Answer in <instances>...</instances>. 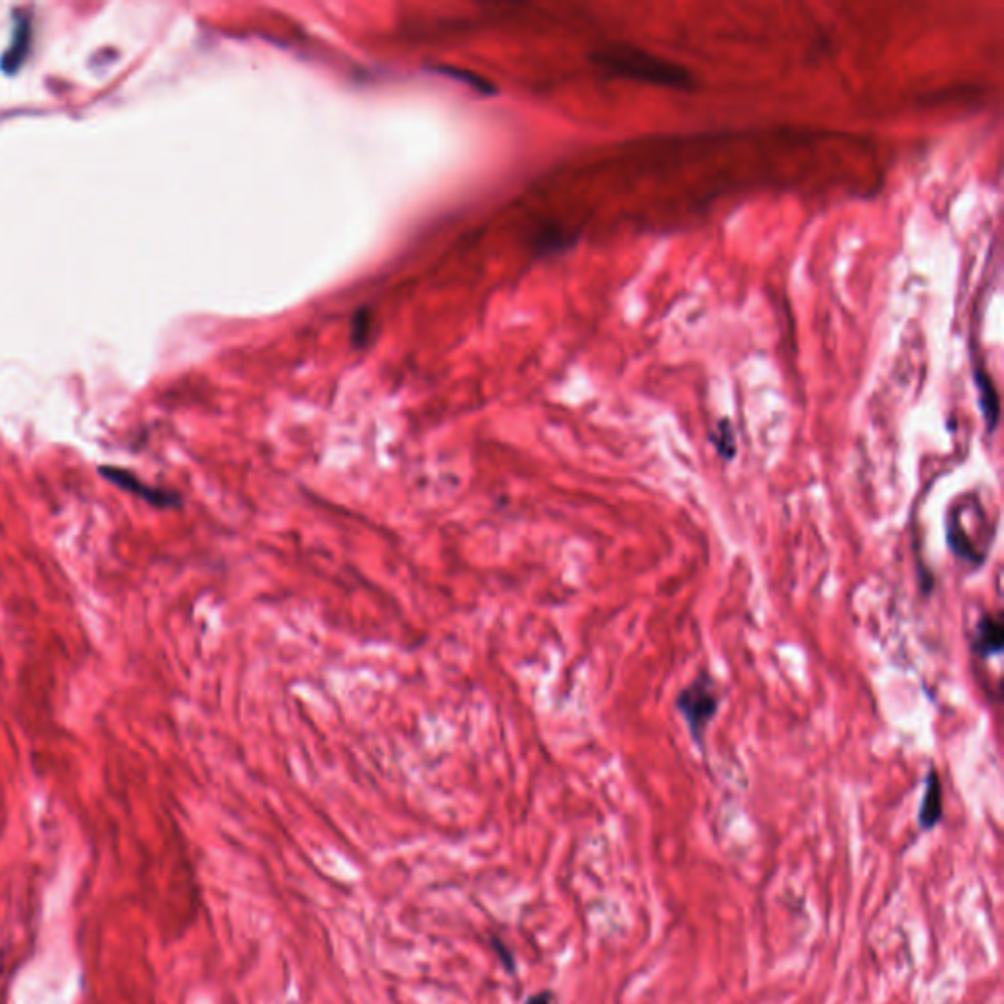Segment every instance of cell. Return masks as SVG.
<instances>
[{
    "label": "cell",
    "mask_w": 1004,
    "mask_h": 1004,
    "mask_svg": "<svg viewBox=\"0 0 1004 1004\" xmlns=\"http://www.w3.org/2000/svg\"><path fill=\"white\" fill-rule=\"evenodd\" d=\"M591 59L604 71L630 81L679 91L693 87V75L687 67L632 44H610L603 50L595 51Z\"/></svg>",
    "instance_id": "1"
},
{
    "label": "cell",
    "mask_w": 1004,
    "mask_h": 1004,
    "mask_svg": "<svg viewBox=\"0 0 1004 1004\" xmlns=\"http://www.w3.org/2000/svg\"><path fill=\"white\" fill-rule=\"evenodd\" d=\"M720 706L714 683L708 673H701L693 683H689L675 699V708L681 712L689 726L693 740L701 746L708 724L714 720Z\"/></svg>",
    "instance_id": "2"
},
{
    "label": "cell",
    "mask_w": 1004,
    "mask_h": 1004,
    "mask_svg": "<svg viewBox=\"0 0 1004 1004\" xmlns=\"http://www.w3.org/2000/svg\"><path fill=\"white\" fill-rule=\"evenodd\" d=\"M944 816V789H942V781H940V775L930 769L928 777H926V789H924V795H922V803H920V808H918V826L920 830L928 832V830H934L940 820Z\"/></svg>",
    "instance_id": "3"
},
{
    "label": "cell",
    "mask_w": 1004,
    "mask_h": 1004,
    "mask_svg": "<svg viewBox=\"0 0 1004 1004\" xmlns=\"http://www.w3.org/2000/svg\"><path fill=\"white\" fill-rule=\"evenodd\" d=\"M973 381H975V387L979 393V408H981L987 432L993 434L999 426V420H1001V402H999V395H997V387L981 363H977L973 369Z\"/></svg>",
    "instance_id": "4"
},
{
    "label": "cell",
    "mask_w": 1004,
    "mask_h": 1004,
    "mask_svg": "<svg viewBox=\"0 0 1004 1004\" xmlns=\"http://www.w3.org/2000/svg\"><path fill=\"white\" fill-rule=\"evenodd\" d=\"M1004 624L1003 614H985L973 636V652L979 657H993L1003 652Z\"/></svg>",
    "instance_id": "5"
},
{
    "label": "cell",
    "mask_w": 1004,
    "mask_h": 1004,
    "mask_svg": "<svg viewBox=\"0 0 1004 1004\" xmlns=\"http://www.w3.org/2000/svg\"><path fill=\"white\" fill-rule=\"evenodd\" d=\"M102 475L116 483L118 487L130 491V493H136L140 497H144L146 501H150L151 504H157V506H169V504H175L177 502V497L175 493H165V491H159V489H151V487H146L144 483H140L134 475H130L128 471H122V469H108V467H102Z\"/></svg>",
    "instance_id": "6"
},
{
    "label": "cell",
    "mask_w": 1004,
    "mask_h": 1004,
    "mask_svg": "<svg viewBox=\"0 0 1004 1004\" xmlns=\"http://www.w3.org/2000/svg\"><path fill=\"white\" fill-rule=\"evenodd\" d=\"M710 442L714 444L716 452L720 457L724 459H734L736 455V434H734V428L728 420H720L716 430L710 434Z\"/></svg>",
    "instance_id": "7"
},
{
    "label": "cell",
    "mask_w": 1004,
    "mask_h": 1004,
    "mask_svg": "<svg viewBox=\"0 0 1004 1004\" xmlns=\"http://www.w3.org/2000/svg\"><path fill=\"white\" fill-rule=\"evenodd\" d=\"M353 336H355V342L357 344H363L365 338H367V330H369V324H367V316L363 312L357 314L355 322H353Z\"/></svg>",
    "instance_id": "8"
},
{
    "label": "cell",
    "mask_w": 1004,
    "mask_h": 1004,
    "mask_svg": "<svg viewBox=\"0 0 1004 1004\" xmlns=\"http://www.w3.org/2000/svg\"><path fill=\"white\" fill-rule=\"evenodd\" d=\"M442 71H444L446 75L450 73V75H459V77H467V73H461V71H453V69H442ZM461 81H463V79H461ZM465 81H467L469 85H473L475 89H487V91H491V87H489V85H485V83L481 81V77H479V79H465Z\"/></svg>",
    "instance_id": "9"
},
{
    "label": "cell",
    "mask_w": 1004,
    "mask_h": 1004,
    "mask_svg": "<svg viewBox=\"0 0 1004 1004\" xmlns=\"http://www.w3.org/2000/svg\"><path fill=\"white\" fill-rule=\"evenodd\" d=\"M526 1004H553V995L552 993H548V991H544V993H538V995L530 997L526 1001Z\"/></svg>",
    "instance_id": "10"
}]
</instances>
